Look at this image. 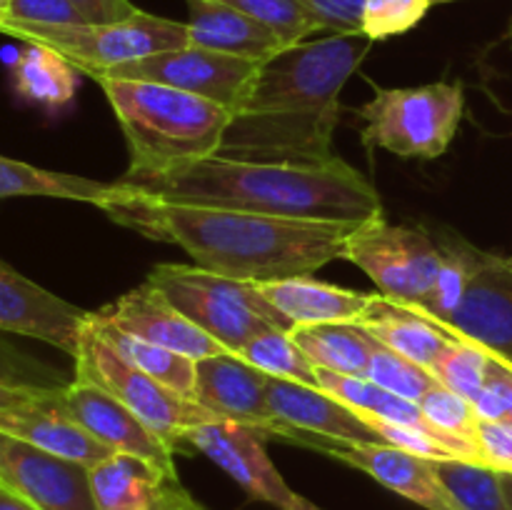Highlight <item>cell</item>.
Returning <instances> with one entry per match:
<instances>
[{
    "instance_id": "1",
    "label": "cell",
    "mask_w": 512,
    "mask_h": 510,
    "mask_svg": "<svg viewBox=\"0 0 512 510\" xmlns=\"http://www.w3.org/2000/svg\"><path fill=\"white\" fill-rule=\"evenodd\" d=\"M373 40L365 33H323L293 43L258 65L233 110L218 155L278 163L333 160L340 93Z\"/></svg>"
},
{
    "instance_id": "2",
    "label": "cell",
    "mask_w": 512,
    "mask_h": 510,
    "mask_svg": "<svg viewBox=\"0 0 512 510\" xmlns=\"http://www.w3.org/2000/svg\"><path fill=\"white\" fill-rule=\"evenodd\" d=\"M103 213L148 238L180 245L210 273L245 283L310 275L343 260L345 243L360 225L155 203L128 195L120 185Z\"/></svg>"
},
{
    "instance_id": "3",
    "label": "cell",
    "mask_w": 512,
    "mask_h": 510,
    "mask_svg": "<svg viewBox=\"0 0 512 510\" xmlns=\"http://www.w3.org/2000/svg\"><path fill=\"white\" fill-rule=\"evenodd\" d=\"M115 183L135 198L168 205L335 223H365L383 215L373 183L338 155L320 163H278L223 158L215 153L163 173H125Z\"/></svg>"
},
{
    "instance_id": "4",
    "label": "cell",
    "mask_w": 512,
    "mask_h": 510,
    "mask_svg": "<svg viewBox=\"0 0 512 510\" xmlns=\"http://www.w3.org/2000/svg\"><path fill=\"white\" fill-rule=\"evenodd\" d=\"M130 150V175H153L220 150L233 110L185 90L95 75Z\"/></svg>"
},
{
    "instance_id": "5",
    "label": "cell",
    "mask_w": 512,
    "mask_h": 510,
    "mask_svg": "<svg viewBox=\"0 0 512 510\" xmlns=\"http://www.w3.org/2000/svg\"><path fill=\"white\" fill-rule=\"evenodd\" d=\"M148 283L158 288L190 323L233 355L268 330L290 333L295 328L255 290L253 283L210 273L200 265H155Z\"/></svg>"
},
{
    "instance_id": "6",
    "label": "cell",
    "mask_w": 512,
    "mask_h": 510,
    "mask_svg": "<svg viewBox=\"0 0 512 510\" xmlns=\"http://www.w3.org/2000/svg\"><path fill=\"white\" fill-rule=\"evenodd\" d=\"M463 108L460 83L378 88L360 108L363 145L368 150L383 148L398 158L435 160L458 135Z\"/></svg>"
},
{
    "instance_id": "7",
    "label": "cell",
    "mask_w": 512,
    "mask_h": 510,
    "mask_svg": "<svg viewBox=\"0 0 512 510\" xmlns=\"http://www.w3.org/2000/svg\"><path fill=\"white\" fill-rule=\"evenodd\" d=\"M0 33L23 43L45 45L85 75L190 45L188 23L158 18L143 10L135 18L110 25H40L0 18Z\"/></svg>"
},
{
    "instance_id": "8",
    "label": "cell",
    "mask_w": 512,
    "mask_h": 510,
    "mask_svg": "<svg viewBox=\"0 0 512 510\" xmlns=\"http://www.w3.org/2000/svg\"><path fill=\"white\" fill-rule=\"evenodd\" d=\"M343 260L368 273L385 300L410 310L430 303L443 270V250L430 230L393 225L383 215L365 220L350 233Z\"/></svg>"
},
{
    "instance_id": "9",
    "label": "cell",
    "mask_w": 512,
    "mask_h": 510,
    "mask_svg": "<svg viewBox=\"0 0 512 510\" xmlns=\"http://www.w3.org/2000/svg\"><path fill=\"white\" fill-rule=\"evenodd\" d=\"M75 375L93 380L100 388L113 393L120 403L128 405L173 450L183 445L185 430L193 428V425L218 420L210 410L195 403L193 398L175 393L160 380L150 378L148 373L125 363L115 350H110L90 330V320L83 340H80L78 355H75Z\"/></svg>"
},
{
    "instance_id": "10",
    "label": "cell",
    "mask_w": 512,
    "mask_h": 510,
    "mask_svg": "<svg viewBox=\"0 0 512 510\" xmlns=\"http://www.w3.org/2000/svg\"><path fill=\"white\" fill-rule=\"evenodd\" d=\"M258 65L260 63L255 60L238 58V55L185 45L178 50H165V53L148 55V58L113 65V68L93 73L90 78L105 75V78L168 85V88L185 90V93L200 95V98L235 110L243 95L248 93L250 83L258 73Z\"/></svg>"
},
{
    "instance_id": "11",
    "label": "cell",
    "mask_w": 512,
    "mask_h": 510,
    "mask_svg": "<svg viewBox=\"0 0 512 510\" xmlns=\"http://www.w3.org/2000/svg\"><path fill=\"white\" fill-rule=\"evenodd\" d=\"M278 438L303 445V448L318 450V453L330 455V458L340 460L350 468L363 470L370 478L378 480L380 485L403 495L405 500H413L420 508L455 510L443 483L435 475L433 460H425L390 443H348V440L303 433V430L288 428V425L280 428Z\"/></svg>"
},
{
    "instance_id": "12",
    "label": "cell",
    "mask_w": 512,
    "mask_h": 510,
    "mask_svg": "<svg viewBox=\"0 0 512 510\" xmlns=\"http://www.w3.org/2000/svg\"><path fill=\"white\" fill-rule=\"evenodd\" d=\"M183 445L213 460L253 500H263L278 510H288L293 503L295 490L273 465L265 450V435L255 428L233 420H210L185 430Z\"/></svg>"
},
{
    "instance_id": "13",
    "label": "cell",
    "mask_w": 512,
    "mask_h": 510,
    "mask_svg": "<svg viewBox=\"0 0 512 510\" xmlns=\"http://www.w3.org/2000/svg\"><path fill=\"white\" fill-rule=\"evenodd\" d=\"M58 403L100 443L118 453L138 455L163 470L168 478H178L175 450L160 435H155L128 405L120 403L113 393L100 388L98 383L75 375L73 383H65L58 390Z\"/></svg>"
},
{
    "instance_id": "14",
    "label": "cell",
    "mask_w": 512,
    "mask_h": 510,
    "mask_svg": "<svg viewBox=\"0 0 512 510\" xmlns=\"http://www.w3.org/2000/svg\"><path fill=\"white\" fill-rule=\"evenodd\" d=\"M0 483L38 510H98L88 468L0 430Z\"/></svg>"
},
{
    "instance_id": "15",
    "label": "cell",
    "mask_w": 512,
    "mask_h": 510,
    "mask_svg": "<svg viewBox=\"0 0 512 510\" xmlns=\"http://www.w3.org/2000/svg\"><path fill=\"white\" fill-rule=\"evenodd\" d=\"M90 313L58 298L0 260V333L43 340L78 355Z\"/></svg>"
},
{
    "instance_id": "16",
    "label": "cell",
    "mask_w": 512,
    "mask_h": 510,
    "mask_svg": "<svg viewBox=\"0 0 512 510\" xmlns=\"http://www.w3.org/2000/svg\"><path fill=\"white\" fill-rule=\"evenodd\" d=\"M512 360V265L508 258L475 248V263L463 300L448 320L435 323Z\"/></svg>"
},
{
    "instance_id": "17",
    "label": "cell",
    "mask_w": 512,
    "mask_h": 510,
    "mask_svg": "<svg viewBox=\"0 0 512 510\" xmlns=\"http://www.w3.org/2000/svg\"><path fill=\"white\" fill-rule=\"evenodd\" d=\"M193 400L218 420L255 428L278 438L280 425L268 408V375L233 353L195 360Z\"/></svg>"
},
{
    "instance_id": "18",
    "label": "cell",
    "mask_w": 512,
    "mask_h": 510,
    "mask_svg": "<svg viewBox=\"0 0 512 510\" xmlns=\"http://www.w3.org/2000/svg\"><path fill=\"white\" fill-rule=\"evenodd\" d=\"M98 315L123 333L135 335L145 343L160 345L165 350H173V353L185 355L190 360L228 353L218 340H213L198 325L190 323L148 280L115 303L105 305L103 310H98Z\"/></svg>"
},
{
    "instance_id": "19",
    "label": "cell",
    "mask_w": 512,
    "mask_h": 510,
    "mask_svg": "<svg viewBox=\"0 0 512 510\" xmlns=\"http://www.w3.org/2000/svg\"><path fill=\"white\" fill-rule=\"evenodd\" d=\"M268 408L278 423L348 443H383L373 428L323 388L268 375Z\"/></svg>"
},
{
    "instance_id": "20",
    "label": "cell",
    "mask_w": 512,
    "mask_h": 510,
    "mask_svg": "<svg viewBox=\"0 0 512 510\" xmlns=\"http://www.w3.org/2000/svg\"><path fill=\"white\" fill-rule=\"evenodd\" d=\"M58 390H53V395H48V398L35 400V403L0 410V430L45 450V453L85 465V468H93L100 460L118 453V450L108 448L98 438H93L78 420H73L60 408Z\"/></svg>"
},
{
    "instance_id": "21",
    "label": "cell",
    "mask_w": 512,
    "mask_h": 510,
    "mask_svg": "<svg viewBox=\"0 0 512 510\" xmlns=\"http://www.w3.org/2000/svg\"><path fill=\"white\" fill-rule=\"evenodd\" d=\"M255 290L293 325L358 323L375 305L380 293L340 288L310 275L253 283Z\"/></svg>"
},
{
    "instance_id": "22",
    "label": "cell",
    "mask_w": 512,
    "mask_h": 510,
    "mask_svg": "<svg viewBox=\"0 0 512 510\" xmlns=\"http://www.w3.org/2000/svg\"><path fill=\"white\" fill-rule=\"evenodd\" d=\"M185 3L190 15L188 38L195 48L263 63L290 45L270 25L218 0H185Z\"/></svg>"
},
{
    "instance_id": "23",
    "label": "cell",
    "mask_w": 512,
    "mask_h": 510,
    "mask_svg": "<svg viewBox=\"0 0 512 510\" xmlns=\"http://www.w3.org/2000/svg\"><path fill=\"white\" fill-rule=\"evenodd\" d=\"M358 325L368 330L378 343L388 345L390 350L428 370L438 363L440 355L458 338V335L445 333L440 325L430 323L428 318L413 313L410 308L390 303L383 295L358 320Z\"/></svg>"
},
{
    "instance_id": "24",
    "label": "cell",
    "mask_w": 512,
    "mask_h": 510,
    "mask_svg": "<svg viewBox=\"0 0 512 510\" xmlns=\"http://www.w3.org/2000/svg\"><path fill=\"white\" fill-rule=\"evenodd\" d=\"M88 478L98 510H143L153 508L168 475L138 455L113 453L88 468Z\"/></svg>"
},
{
    "instance_id": "25",
    "label": "cell",
    "mask_w": 512,
    "mask_h": 510,
    "mask_svg": "<svg viewBox=\"0 0 512 510\" xmlns=\"http://www.w3.org/2000/svg\"><path fill=\"white\" fill-rule=\"evenodd\" d=\"M118 193L115 183L83 178L73 173L35 168L30 163L0 155V200L3 198H58L90 203L103 210Z\"/></svg>"
},
{
    "instance_id": "26",
    "label": "cell",
    "mask_w": 512,
    "mask_h": 510,
    "mask_svg": "<svg viewBox=\"0 0 512 510\" xmlns=\"http://www.w3.org/2000/svg\"><path fill=\"white\" fill-rule=\"evenodd\" d=\"M290 338L313 360L315 368L368 378L373 335L358 323L295 325L290 330Z\"/></svg>"
},
{
    "instance_id": "27",
    "label": "cell",
    "mask_w": 512,
    "mask_h": 510,
    "mask_svg": "<svg viewBox=\"0 0 512 510\" xmlns=\"http://www.w3.org/2000/svg\"><path fill=\"white\" fill-rule=\"evenodd\" d=\"M10 73L15 90L25 100L55 110L73 100L80 70L45 45L25 43L10 65Z\"/></svg>"
},
{
    "instance_id": "28",
    "label": "cell",
    "mask_w": 512,
    "mask_h": 510,
    "mask_svg": "<svg viewBox=\"0 0 512 510\" xmlns=\"http://www.w3.org/2000/svg\"><path fill=\"white\" fill-rule=\"evenodd\" d=\"M90 330H93L110 350H115L125 363L143 370L150 378L160 380V383L168 385L175 393L193 398L195 360L173 353V350L160 348V345L145 343V340L135 338V335L123 333V330H118L115 325L105 323L98 313H90Z\"/></svg>"
},
{
    "instance_id": "29",
    "label": "cell",
    "mask_w": 512,
    "mask_h": 510,
    "mask_svg": "<svg viewBox=\"0 0 512 510\" xmlns=\"http://www.w3.org/2000/svg\"><path fill=\"white\" fill-rule=\"evenodd\" d=\"M455 510H510L498 470L468 460H433Z\"/></svg>"
},
{
    "instance_id": "30",
    "label": "cell",
    "mask_w": 512,
    "mask_h": 510,
    "mask_svg": "<svg viewBox=\"0 0 512 510\" xmlns=\"http://www.w3.org/2000/svg\"><path fill=\"white\" fill-rule=\"evenodd\" d=\"M238 358H243L245 363H250L270 378H283L310 385V388H320L318 368L313 365V360L300 350V345L290 338V333H283V330H268V333L253 338L240 350Z\"/></svg>"
},
{
    "instance_id": "31",
    "label": "cell",
    "mask_w": 512,
    "mask_h": 510,
    "mask_svg": "<svg viewBox=\"0 0 512 510\" xmlns=\"http://www.w3.org/2000/svg\"><path fill=\"white\" fill-rule=\"evenodd\" d=\"M490 353L493 350L485 348V345L458 335L450 343V348L440 355L438 363L430 368V373L438 378L440 385H445L448 390L463 395L465 400L473 403L480 390H483L485 378H488Z\"/></svg>"
},
{
    "instance_id": "32",
    "label": "cell",
    "mask_w": 512,
    "mask_h": 510,
    "mask_svg": "<svg viewBox=\"0 0 512 510\" xmlns=\"http://www.w3.org/2000/svg\"><path fill=\"white\" fill-rule=\"evenodd\" d=\"M218 3L230 5V8L270 25L290 45L303 43L310 35L330 33L323 18H318L313 10L300 5L298 0H218Z\"/></svg>"
},
{
    "instance_id": "33",
    "label": "cell",
    "mask_w": 512,
    "mask_h": 510,
    "mask_svg": "<svg viewBox=\"0 0 512 510\" xmlns=\"http://www.w3.org/2000/svg\"><path fill=\"white\" fill-rule=\"evenodd\" d=\"M368 380H373L380 388L390 390V393L400 395V398L415 400V403H418L425 393H430L435 385H440L438 378H435L428 368L403 358V355L390 350L388 345L378 343L375 338L373 353H370Z\"/></svg>"
},
{
    "instance_id": "34",
    "label": "cell",
    "mask_w": 512,
    "mask_h": 510,
    "mask_svg": "<svg viewBox=\"0 0 512 510\" xmlns=\"http://www.w3.org/2000/svg\"><path fill=\"white\" fill-rule=\"evenodd\" d=\"M420 410L425 413V418L433 423V428H438L440 433H445L448 438L458 440V443L470 445V448H478V413H475L473 403L465 400L463 395L453 393L445 385H435L430 393H425L418 400ZM483 455V453H480Z\"/></svg>"
},
{
    "instance_id": "35",
    "label": "cell",
    "mask_w": 512,
    "mask_h": 510,
    "mask_svg": "<svg viewBox=\"0 0 512 510\" xmlns=\"http://www.w3.org/2000/svg\"><path fill=\"white\" fill-rule=\"evenodd\" d=\"M433 0H363L360 10V33L370 40H385L413 30Z\"/></svg>"
},
{
    "instance_id": "36",
    "label": "cell",
    "mask_w": 512,
    "mask_h": 510,
    "mask_svg": "<svg viewBox=\"0 0 512 510\" xmlns=\"http://www.w3.org/2000/svg\"><path fill=\"white\" fill-rule=\"evenodd\" d=\"M360 418H363L365 423L378 433V438L383 440V443H390L395 445V448L408 450V453L420 455V458L425 460H453V458L460 460L448 445H443L440 440H435L433 435L423 433V430L408 428V425L388 423V420L373 418V415H360Z\"/></svg>"
},
{
    "instance_id": "37",
    "label": "cell",
    "mask_w": 512,
    "mask_h": 510,
    "mask_svg": "<svg viewBox=\"0 0 512 510\" xmlns=\"http://www.w3.org/2000/svg\"><path fill=\"white\" fill-rule=\"evenodd\" d=\"M0 380L13 385H38V388H60V385H65L58 383L43 363L28 358L15 345H10L3 335H0Z\"/></svg>"
},
{
    "instance_id": "38",
    "label": "cell",
    "mask_w": 512,
    "mask_h": 510,
    "mask_svg": "<svg viewBox=\"0 0 512 510\" xmlns=\"http://www.w3.org/2000/svg\"><path fill=\"white\" fill-rule=\"evenodd\" d=\"M3 18L23 20L40 25H78L85 23L70 0H10L8 13Z\"/></svg>"
},
{
    "instance_id": "39",
    "label": "cell",
    "mask_w": 512,
    "mask_h": 510,
    "mask_svg": "<svg viewBox=\"0 0 512 510\" xmlns=\"http://www.w3.org/2000/svg\"><path fill=\"white\" fill-rule=\"evenodd\" d=\"M478 445L488 468L512 473V423L508 420H480Z\"/></svg>"
},
{
    "instance_id": "40",
    "label": "cell",
    "mask_w": 512,
    "mask_h": 510,
    "mask_svg": "<svg viewBox=\"0 0 512 510\" xmlns=\"http://www.w3.org/2000/svg\"><path fill=\"white\" fill-rule=\"evenodd\" d=\"M83 15L85 23L93 25H110L123 23V20L135 18L140 13L130 0H70Z\"/></svg>"
},
{
    "instance_id": "41",
    "label": "cell",
    "mask_w": 512,
    "mask_h": 510,
    "mask_svg": "<svg viewBox=\"0 0 512 510\" xmlns=\"http://www.w3.org/2000/svg\"><path fill=\"white\" fill-rule=\"evenodd\" d=\"M155 505H158L160 510H208L203 503H198V500H195L183 485H180L178 478L163 480Z\"/></svg>"
},
{
    "instance_id": "42",
    "label": "cell",
    "mask_w": 512,
    "mask_h": 510,
    "mask_svg": "<svg viewBox=\"0 0 512 510\" xmlns=\"http://www.w3.org/2000/svg\"><path fill=\"white\" fill-rule=\"evenodd\" d=\"M53 390H58V388L13 385V383H3V380H0V410L18 408V405H28V403H35V400H43V398H48V395H53Z\"/></svg>"
},
{
    "instance_id": "43",
    "label": "cell",
    "mask_w": 512,
    "mask_h": 510,
    "mask_svg": "<svg viewBox=\"0 0 512 510\" xmlns=\"http://www.w3.org/2000/svg\"><path fill=\"white\" fill-rule=\"evenodd\" d=\"M0 510H38V508H35L30 500H25L23 495L10 490L8 485L0 483Z\"/></svg>"
},
{
    "instance_id": "44",
    "label": "cell",
    "mask_w": 512,
    "mask_h": 510,
    "mask_svg": "<svg viewBox=\"0 0 512 510\" xmlns=\"http://www.w3.org/2000/svg\"><path fill=\"white\" fill-rule=\"evenodd\" d=\"M288 510H323V508H320V505H315L313 500L305 498V495L295 493L293 503H290V508H288Z\"/></svg>"
},
{
    "instance_id": "45",
    "label": "cell",
    "mask_w": 512,
    "mask_h": 510,
    "mask_svg": "<svg viewBox=\"0 0 512 510\" xmlns=\"http://www.w3.org/2000/svg\"><path fill=\"white\" fill-rule=\"evenodd\" d=\"M500 480H503V490L505 495H508V503L512 510V473H500Z\"/></svg>"
},
{
    "instance_id": "46",
    "label": "cell",
    "mask_w": 512,
    "mask_h": 510,
    "mask_svg": "<svg viewBox=\"0 0 512 510\" xmlns=\"http://www.w3.org/2000/svg\"><path fill=\"white\" fill-rule=\"evenodd\" d=\"M8 5H10V0H0V18H3V15L8 13Z\"/></svg>"
},
{
    "instance_id": "47",
    "label": "cell",
    "mask_w": 512,
    "mask_h": 510,
    "mask_svg": "<svg viewBox=\"0 0 512 510\" xmlns=\"http://www.w3.org/2000/svg\"><path fill=\"white\" fill-rule=\"evenodd\" d=\"M443 3H455V0H433V5H443Z\"/></svg>"
},
{
    "instance_id": "48",
    "label": "cell",
    "mask_w": 512,
    "mask_h": 510,
    "mask_svg": "<svg viewBox=\"0 0 512 510\" xmlns=\"http://www.w3.org/2000/svg\"><path fill=\"white\" fill-rule=\"evenodd\" d=\"M508 43H510V48H512V20H510V28H508Z\"/></svg>"
},
{
    "instance_id": "49",
    "label": "cell",
    "mask_w": 512,
    "mask_h": 510,
    "mask_svg": "<svg viewBox=\"0 0 512 510\" xmlns=\"http://www.w3.org/2000/svg\"><path fill=\"white\" fill-rule=\"evenodd\" d=\"M508 423H512V395H510V415H508Z\"/></svg>"
},
{
    "instance_id": "50",
    "label": "cell",
    "mask_w": 512,
    "mask_h": 510,
    "mask_svg": "<svg viewBox=\"0 0 512 510\" xmlns=\"http://www.w3.org/2000/svg\"><path fill=\"white\" fill-rule=\"evenodd\" d=\"M143 510H160V508H158V505H153V508H143Z\"/></svg>"
},
{
    "instance_id": "51",
    "label": "cell",
    "mask_w": 512,
    "mask_h": 510,
    "mask_svg": "<svg viewBox=\"0 0 512 510\" xmlns=\"http://www.w3.org/2000/svg\"><path fill=\"white\" fill-rule=\"evenodd\" d=\"M508 263H510V265H512V258H508Z\"/></svg>"
}]
</instances>
